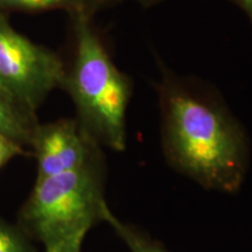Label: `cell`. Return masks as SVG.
<instances>
[{
	"label": "cell",
	"mask_w": 252,
	"mask_h": 252,
	"mask_svg": "<svg viewBox=\"0 0 252 252\" xmlns=\"http://www.w3.org/2000/svg\"><path fill=\"white\" fill-rule=\"evenodd\" d=\"M0 1L5 2L7 5L19 6V7L30 9L69 8L72 9L75 13L80 11L86 12L80 0H0Z\"/></svg>",
	"instance_id": "9"
},
{
	"label": "cell",
	"mask_w": 252,
	"mask_h": 252,
	"mask_svg": "<svg viewBox=\"0 0 252 252\" xmlns=\"http://www.w3.org/2000/svg\"><path fill=\"white\" fill-rule=\"evenodd\" d=\"M76 56L67 87L78 123L98 145L115 151L126 147V112L133 83L106 52L89 23L86 12H76Z\"/></svg>",
	"instance_id": "2"
},
{
	"label": "cell",
	"mask_w": 252,
	"mask_h": 252,
	"mask_svg": "<svg viewBox=\"0 0 252 252\" xmlns=\"http://www.w3.org/2000/svg\"><path fill=\"white\" fill-rule=\"evenodd\" d=\"M37 126L34 111L0 90V134L19 145L32 144Z\"/></svg>",
	"instance_id": "6"
},
{
	"label": "cell",
	"mask_w": 252,
	"mask_h": 252,
	"mask_svg": "<svg viewBox=\"0 0 252 252\" xmlns=\"http://www.w3.org/2000/svg\"><path fill=\"white\" fill-rule=\"evenodd\" d=\"M0 252H34V249L20 226L0 219Z\"/></svg>",
	"instance_id": "8"
},
{
	"label": "cell",
	"mask_w": 252,
	"mask_h": 252,
	"mask_svg": "<svg viewBox=\"0 0 252 252\" xmlns=\"http://www.w3.org/2000/svg\"><path fill=\"white\" fill-rule=\"evenodd\" d=\"M32 145L36 153V180L74 171L100 158L99 145L71 119L37 126Z\"/></svg>",
	"instance_id": "5"
},
{
	"label": "cell",
	"mask_w": 252,
	"mask_h": 252,
	"mask_svg": "<svg viewBox=\"0 0 252 252\" xmlns=\"http://www.w3.org/2000/svg\"><path fill=\"white\" fill-rule=\"evenodd\" d=\"M157 90L169 163L208 189L237 191L248 169L249 141L225 103L206 84L169 69Z\"/></svg>",
	"instance_id": "1"
},
{
	"label": "cell",
	"mask_w": 252,
	"mask_h": 252,
	"mask_svg": "<svg viewBox=\"0 0 252 252\" xmlns=\"http://www.w3.org/2000/svg\"><path fill=\"white\" fill-rule=\"evenodd\" d=\"M103 173L99 158L74 171L36 180L20 212L19 226L43 245L87 235L111 212L104 197Z\"/></svg>",
	"instance_id": "3"
},
{
	"label": "cell",
	"mask_w": 252,
	"mask_h": 252,
	"mask_svg": "<svg viewBox=\"0 0 252 252\" xmlns=\"http://www.w3.org/2000/svg\"><path fill=\"white\" fill-rule=\"evenodd\" d=\"M232 1L243 9L252 23V0H232Z\"/></svg>",
	"instance_id": "13"
},
{
	"label": "cell",
	"mask_w": 252,
	"mask_h": 252,
	"mask_svg": "<svg viewBox=\"0 0 252 252\" xmlns=\"http://www.w3.org/2000/svg\"><path fill=\"white\" fill-rule=\"evenodd\" d=\"M105 222L117 232L123 242L127 245L130 252H168L161 244L153 241L146 234H143L138 228L119 220L112 212L109 213Z\"/></svg>",
	"instance_id": "7"
},
{
	"label": "cell",
	"mask_w": 252,
	"mask_h": 252,
	"mask_svg": "<svg viewBox=\"0 0 252 252\" xmlns=\"http://www.w3.org/2000/svg\"><path fill=\"white\" fill-rule=\"evenodd\" d=\"M86 235H76L45 245L46 252H81V247Z\"/></svg>",
	"instance_id": "10"
},
{
	"label": "cell",
	"mask_w": 252,
	"mask_h": 252,
	"mask_svg": "<svg viewBox=\"0 0 252 252\" xmlns=\"http://www.w3.org/2000/svg\"><path fill=\"white\" fill-rule=\"evenodd\" d=\"M23 153L20 145L0 134V168L12 158Z\"/></svg>",
	"instance_id": "11"
},
{
	"label": "cell",
	"mask_w": 252,
	"mask_h": 252,
	"mask_svg": "<svg viewBox=\"0 0 252 252\" xmlns=\"http://www.w3.org/2000/svg\"><path fill=\"white\" fill-rule=\"evenodd\" d=\"M81 4L83 5L84 9L88 13V8H96L100 7V6H111L116 5L118 2L123 1V0H80Z\"/></svg>",
	"instance_id": "12"
},
{
	"label": "cell",
	"mask_w": 252,
	"mask_h": 252,
	"mask_svg": "<svg viewBox=\"0 0 252 252\" xmlns=\"http://www.w3.org/2000/svg\"><path fill=\"white\" fill-rule=\"evenodd\" d=\"M65 71L58 56L31 42L0 17V90L35 111Z\"/></svg>",
	"instance_id": "4"
},
{
	"label": "cell",
	"mask_w": 252,
	"mask_h": 252,
	"mask_svg": "<svg viewBox=\"0 0 252 252\" xmlns=\"http://www.w3.org/2000/svg\"><path fill=\"white\" fill-rule=\"evenodd\" d=\"M138 1L144 6H152V5L158 4V2L162 1V0H138Z\"/></svg>",
	"instance_id": "14"
}]
</instances>
